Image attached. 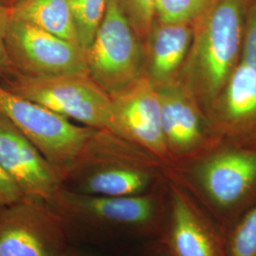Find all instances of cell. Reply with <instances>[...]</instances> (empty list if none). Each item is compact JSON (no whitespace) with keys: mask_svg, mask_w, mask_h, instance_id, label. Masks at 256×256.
Masks as SVG:
<instances>
[{"mask_svg":"<svg viewBox=\"0 0 256 256\" xmlns=\"http://www.w3.org/2000/svg\"><path fill=\"white\" fill-rule=\"evenodd\" d=\"M46 202L74 245L110 252L162 236L169 210V182L166 176L152 190L130 196L84 194L62 187Z\"/></svg>","mask_w":256,"mask_h":256,"instance_id":"1","label":"cell"},{"mask_svg":"<svg viewBox=\"0 0 256 256\" xmlns=\"http://www.w3.org/2000/svg\"><path fill=\"white\" fill-rule=\"evenodd\" d=\"M226 234L256 202V148L216 142L165 167Z\"/></svg>","mask_w":256,"mask_h":256,"instance_id":"2","label":"cell"},{"mask_svg":"<svg viewBox=\"0 0 256 256\" xmlns=\"http://www.w3.org/2000/svg\"><path fill=\"white\" fill-rule=\"evenodd\" d=\"M248 0H216L192 23V44L178 79L210 112L239 63Z\"/></svg>","mask_w":256,"mask_h":256,"instance_id":"3","label":"cell"},{"mask_svg":"<svg viewBox=\"0 0 256 256\" xmlns=\"http://www.w3.org/2000/svg\"><path fill=\"white\" fill-rule=\"evenodd\" d=\"M166 176L154 156L106 130H99L63 187L75 192L130 196L152 190Z\"/></svg>","mask_w":256,"mask_h":256,"instance_id":"4","label":"cell"},{"mask_svg":"<svg viewBox=\"0 0 256 256\" xmlns=\"http://www.w3.org/2000/svg\"><path fill=\"white\" fill-rule=\"evenodd\" d=\"M0 115L21 131L63 178L82 160L98 129L30 101L0 82Z\"/></svg>","mask_w":256,"mask_h":256,"instance_id":"5","label":"cell"},{"mask_svg":"<svg viewBox=\"0 0 256 256\" xmlns=\"http://www.w3.org/2000/svg\"><path fill=\"white\" fill-rule=\"evenodd\" d=\"M4 84L10 92L68 119L112 133L110 95L88 75L39 77L18 72Z\"/></svg>","mask_w":256,"mask_h":256,"instance_id":"6","label":"cell"},{"mask_svg":"<svg viewBox=\"0 0 256 256\" xmlns=\"http://www.w3.org/2000/svg\"><path fill=\"white\" fill-rule=\"evenodd\" d=\"M86 59L88 76L108 95L144 75V46L117 0L108 1Z\"/></svg>","mask_w":256,"mask_h":256,"instance_id":"7","label":"cell"},{"mask_svg":"<svg viewBox=\"0 0 256 256\" xmlns=\"http://www.w3.org/2000/svg\"><path fill=\"white\" fill-rule=\"evenodd\" d=\"M72 246L46 200L23 196L0 206V256H66Z\"/></svg>","mask_w":256,"mask_h":256,"instance_id":"8","label":"cell"},{"mask_svg":"<svg viewBox=\"0 0 256 256\" xmlns=\"http://www.w3.org/2000/svg\"><path fill=\"white\" fill-rule=\"evenodd\" d=\"M6 46L19 74L39 77L88 75L81 46L25 21L12 18Z\"/></svg>","mask_w":256,"mask_h":256,"instance_id":"9","label":"cell"},{"mask_svg":"<svg viewBox=\"0 0 256 256\" xmlns=\"http://www.w3.org/2000/svg\"><path fill=\"white\" fill-rule=\"evenodd\" d=\"M110 97L112 134L154 156L165 167L169 164L155 86L142 75Z\"/></svg>","mask_w":256,"mask_h":256,"instance_id":"10","label":"cell"},{"mask_svg":"<svg viewBox=\"0 0 256 256\" xmlns=\"http://www.w3.org/2000/svg\"><path fill=\"white\" fill-rule=\"evenodd\" d=\"M167 178L169 210L160 239L169 254L227 256L224 232L190 192Z\"/></svg>","mask_w":256,"mask_h":256,"instance_id":"11","label":"cell"},{"mask_svg":"<svg viewBox=\"0 0 256 256\" xmlns=\"http://www.w3.org/2000/svg\"><path fill=\"white\" fill-rule=\"evenodd\" d=\"M156 88L170 164L196 155L216 142L200 106L178 79Z\"/></svg>","mask_w":256,"mask_h":256,"instance_id":"12","label":"cell"},{"mask_svg":"<svg viewBox=\"0 0 256 256\" xmlns=\"http://www.w3.org/2000/svg\"><path fill=\"white\" fill-rule=\"evenodd\" d=\"M0 162L24 196L48 200L63 178L9 120L0 115Z\"/></svg>","mask_w":256,"mask_h":256,"instance_id":"13","label":"cell"},{"mask_svg":"<svg viewBox=\"0 0 256 256\" xmlns=\"http://www.w3.org/2000/svg\"><path fill=\"white\" fill-rule=\"evenodd\" d=\"M212 137L238 146L256 148V72L241 61L234 70L212 110Z\"/></svg>","mask_w":256,"mask_h":256,"instance_id":"14","label":"cell"},{"mask_svg":"<svg viewBox=\"0 0 256 256\" xmlns=\"http://www.w3.org/2000/svg\"><path fill=\"white\" fill-rule=\"evenodd\" d=\"M189 23H162L155 19L144 42V75L158 86L178 78L192 44Z\"/></svg>","mask_w":256,"mask_h":256,"instance_id":"15","label":"cell"},{"mask_svg":"<svg viewBox=\"0 0 256 256\" xmlns=\"http://www.w3.org/2000/svg\"><path fill=\"white\" fill-rule=\"evenodd\" d=\"M10 10L12 18L79 45L70 0H18Z\"/></svg>","mask_w":256,"mask_h":256,"instance_id":"16","label":"cell"},{"mask_svg":"<svg viewBox=\"0 0 256 256\" xmlns=\"http://www.w3.org/2000/svg\"><path fill=\"white\" fill-rule=\"evenodd\" d=\"M79 45L86 52L104 16L108 0H70Z\"/></svg>","mask_w":256,"mask_h":256,"instance_id":"17","label":"cell"},{"mask_svg":"<svg viewBox=\"0 0 256 256\" xmlns=\"http://www.w3.org/2000/svg\"><path fill=\"white\" fill-rule=\"evenodd\" d=\"M227 256H256V202L225 236Z\"/></svg>","mask_w":256,"mask_h":256,"instance_id":"18","label":"cell"},{"mask_svg":"<svg viewBox=\"0 0 256 256\" xmlns=\"http://www.w3.org/2000/svg\"><path fill=\"white\" fill-rule=\"evenodd\" d=\"M216 0H156V19L162 23H189L209 9Z\"/></svg>","mask_w":256,"mask_h":256,"instance_id":"19","label":"cell"},{"mask_svg":"<svg viewBox=\"0 0 256 256\" xmlns=\"http://www.w3.org/2000/svg\"><path fill=\"white\" fill-rule=\"evenodd\" d=\"M138 40L144 44L156 19V0H117Z\"/></svg>","mask_w":256,"mask_h":256,"instance_id":"20","label":"cell"},{"mask_svg":"<svg viewBox=\"0 0 256 256\" xmlns=\"http://www.w3.org/2000/svg\"><path fill=\"white\" fill-rule=\"evenodd\" d=\"M10 19L9 6L0 1V78L4 81L14 77L18 72L10 58L6 46V37Z\"/></svg>","mask_w":256,"mask_h":256,"instance_id":"21","label":"cell"},{"mask_svg":"<svg viewBox=\"0 0 256 256\" xmlns=\"http://www.w3.org/2000/svg\"><path fill=\"white\" fill-rule=\"evenodd\" d=\"M110 256H171L160 238L128 243L108 252Z\"/></svg>","mask_w":256,"mask_h":256,"instance_id":"22","label":"cell"},{"mask_svg":"<svg viewBox=\"0 0 256 256\" xmlns=\"http://www.w3.org/2000/svg\"><path fill=\"white\" fill-rule=\"evenodd\" d=\"M240 61L256 72V1L248 10Z\"/></svg>","mask_w":256,"mask_h":256,"instance_id":"23","label":"cell"},{"mask_svg":"<svg viewBox=\"0 0 256 256\" xmlns=\"http://www.w3.org/2000/svg\"><path fill=\"white\" fill-rule=\"evenodd\" d=\"M23 196V194L0 162V206L18 202Z\"/></svg>","mask_w":256,"mask_h":256,"instance_id":"24","label":"cell"},{"mask_svg":"<svg viewBox=\"0 0 256 256\" xmlns=\"http://www.w3.org/2000/svg\"><path fill=\"white\" fill-rule=\"evenodd\" d=\"M66 256H110V254L95 248L74 245Z\"/></svg>","mask_w":256,"mask_h":256,"instance_id":"25","label":"cell"},{"mask_svg":"<svg viewBox=\"0 0 256 256\" xmlns=\"http://www.w3.org/2000/svg\"><path fill=\"white\" fill-rule=\"evenodd\" d=\"M5 1H7V2L9 3V6L10 7V6H12V4H14V3H16L18 0H5Z\"/></svg>","mask_w":256,"mask_h":256,"instance_id":"26","label":"cell"}]
</instances>
